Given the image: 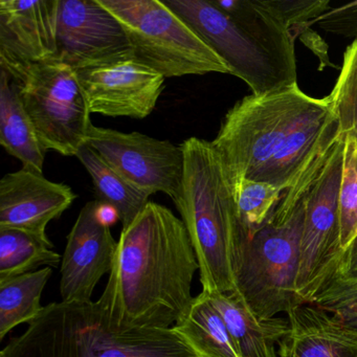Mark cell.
Listing matches in <instances>:
<instances>
[{"instance_id": "1", "label": "cell", "mask_w": 357, "mask_h": 357, "mask_svg": "<svg viewBox=\"0 0 357 357\" xmlns=\"http://www.w3.org/2000/svg\"><path fill=\"white\" fill-rule=\"evenodd\" d=\"M198 271L183 220L150 202L123 227L107 284L96 302L114 329H170L193 304Z\"/></svg>"}, {"instance_id": "2", "label": "cell", "mask_w": 357, "mask_h": 357, "mask_svg": "<svg viewBox=\"0 0 357 357\" xmlns=\"http://www.w3.org/2000/svg\"><path fill=\"white\" fill-rule=\"evenodd\" d=\"M340 133L327 97H310L296 83L240 100L225 114L212 144L234 192L244 179L268 183L284 192Z\"/></svg>"}, {"instance_id": "3", "label": "cell", "mask_w": 357, "mask_h": 357, "mask_svg": "<svg viewBox=\"0 0 357 357\" xmlns=\"http://www.w3.org/2000/svg\"><path fill=\"white\" fill-rule=\"evenodd\" d=\"M221 58L233 76L263 96L298 83L294 35L268 0H165Z\"/></svg>"}, {"instance_id": "4", "label": "cell", "mask_w": 357, "mask_h": 357, "mask_svg": "<svg viewBox=\"0 0 357 357\" xmlns=\"http://www.w3.org/2000/svg\"><path fill=\"white\" fill-rule=\"evenodd\" d=\"M181 147L185 165L174 204L195 250L202 291L233 294L236 255L250 239L233 187L212 142L190 137Z\"/></svg>"}, {"instance_id": "5", "label": "cell", "mask_w": 357, "mask_h": 357, "mask_svg": "<svg viewBox=\"0 0 357 357\" xmlns=\"http://www.w3.org/2000/svg\"><path fill=\"white\" fill-rule=\"evenodd\" d=\"M0 357H198L174 329L116 330L97 302L45 306Z\"/></svg>"}, {"instance_id": "6", "label": "cell", "mask_w": 357, "mask_h": 357, "mask_svg": "<svg viewBox=\"0 0 357 357\" xmlns=\"http://www.w3.org/2000/svg\"><path fill=\"white\" fill-rule=\"evenodd\" d=\"M126 33L133 55L165 78L229 74L206 41L160 0H99Z\"/></svg>"}, {"instance_id": "7", "label": "cell", "mask_w": 357, "mask_h": 357, "mask_svg": "<svg viewBox=\"0 0 357 357\" xmlns=\"http://www.w3.org/2000/svg\"><path fill=\"white\" fill-rule=\"evenodd\" d=\"M304 216L303 202L287 220L267 221L236 255L233 294L259 319H273L302 304L296 283Z\"/></svg>"}, {"instance_id": "8", "label": "cell", "mask_w": 357, "mask_h": 357, "mask_svg": "<svg viewBox=\"0 0 357 357\" xmlns=\"http://www.w3.org/2000/svg\"><path fill=\"white\" fill-rule=\"evenodd\" d=\"M15 85L43 147L76 156L86 144L91 112L75 68L58 59L0 63Z\"/></svg>"}, {"instance_id": "9", "label": "cell", "mask_w": 357, "mask_h": 357, "mask_svg": "<svg viewBox=\"0 0 357 357\" xmlns=\"http://www.w3.org/2000/svg\"><path fill=\"white\" fill-rule=\"evenodd\" d=\"M344 137L334 144L327 164L304 199L296 292L302 304H310L342 258L340 195Z\"/></svg>"}, {"instance_id": "10", "label": "cell", "mask_w": 357, "mask_h": 357, "mask_svg": "<svg viewBox=\"0 0 357 357\" xmlns=\"http://www.w3.org/2000/svg\"><path fill=\"white\" fill-rule=\"evenodd\" d=\"M86 145L98 152L119 174L144 193H165L173 202L183 175L181 145L139 132L125 133L91 125Z\"/></svg>"}, {"instance_id": "11", "label": "cell", "mask_w": 357, "mask_h": 357, "mask_svg": "<svg viewBox=\"0 0 357 357\" xmlns=\"http://www.w3.org/2000/svg\"><path fill=\"white\" fill-rule=\"evenodd\" d=\"M76 72L91 114L137 120L153 112L166 79L133 53Z\"/></svg>"}, {"instance_id": "12", "label": "cell", "mask_w": 357, "mask_h": 357, "mask_svg": "<svg viewBox=\"0 0 357 357\" xmlns=\"http://www.w3.org/2000/svg\"><path fill=\"white\" fill-rule=\"evenodd\" d=\"M57 57L82 70L132 54L124 29L99 0H59Z\"/></svg>"}, {"instance_id": "13", "label": "cell", "mask_w": 357, "mask_h": 357, "mask_svg": "<svg viewBox=\"0 0 357 357\" xmlns=\"http://www.w3.org/2000/svg\"><path fill=\"white\" fill-rule=\"evenodd\" d=\"M99 206L87 202L68 234L60 265L62 302H91L98 283L112 271L118 242L100 220Z\"/></svg>"}, {"instance_id": "14", "label": "cell", "mask_w": 357, "mask_h": 357, "mask_svg": "<svg viewBox=\"0 0 357 357\" xmlns=\"http://www.w3.org/2000/svg\"><path fill=\"white\" fill-rule=\"evenodd\" d=\"M68 185L54 183L43 173L22 168L0 181V229L28 231L50 240L47 227L76 199Z\"/></svg>"}, {"instance_id": "15", "label": "cell", "mask_w": 357, "mask_h": 357, "mask_svg": "<svg viewBox=\"0 0 357 357\" xmlns=\"http://www.w3.org/2000/svg\"><path fill=\"white\" fill-rule=\"evenodd\" d=\"M59 0H0V63L57 57Z\"/></svg>"}, {"instance_id": "16", "label": "cell", "mask_w": 357, "mask_h": 357, "mask_svg": "<svg viewBox=\"0 0 357 357\" xmlns=\"http://www.w3.org/2000/svg\"><path fill=\"white\" fill-rule=\"evenodd\" d=\"M280 357H357V331L312 304L292 307Z\"/></svg>"}, {"instance_id": "17", "label": "cell", "mask_w": 357, "mask_h": 357, "mask_svg": "<svg viewBox=\"0 0 357 357\" xmlns=\"http://www.w3.org/2000/svg\"><path fill=\"white\" fill-rule=\"evenodd\" d=\"M206 294L225 319L241 357H280L277 346L289 329L287 319H259L235 294Z\"/></svg>"}, {"instance_id": "18", "label": "cell", "mask_w": 357, "mask_h": 357, "mask_svg": "<svg viewBox=\"0 0 357 357\" xmlns=\"http://www.w3.org/2000/svg\"><path fill=\"white\" fill-rule=\"evenodd\" d=\"M0 144L8 153L22 162L24 168L43 173L45 153L15 85L0 70Z\"/></svg>"}, {"instance_id": "19", "label": "cell", "mask_w": 357, "mask_h": 357, "mask_svg": "<svg viewBox=\"0 0 357 357\" xmlns=\"http://www.w3.org/2000/svg\"><path fill=\"white\" fill-rule=\"evenodd\" d=\"M173 329L198 357H241L225 319L204 292Z\"/></svg>"}, {"instance_id": "20", "label": "cell", "mask_w": 357, "mask_h": 357, "mask_svg": "<svg viewBox=\"0 0 357 357\" xmlns=\"http://www.w3.org/2000/svg\"><path fill=\"white\" fill-rule=\"evenodd\" d=\"M76 158L93 179L98 202L116 211L123 227H127L149 204L150 196L119 174L99 153L85 144Z\"/></svg>"}, {"instance_id": "21", "label": "cell", "mask_w": 357, "mask_h": 357, "mask_svg": "<svg viewBox=\"0 0 357 357\" xmlns=\"http://www.w3.org/2000/svg\"><path fill=\"white\" fill-rule=\"evenodd\" d=\"M53 275V268L43 267L0 282V340L14 328L30 324L40 315L43 290Z\"/></svg>"}, {"instance_id": "22", "label": "cell", "mask_w": 357, "mask_h": 357, "mask_svg": "<svg viewBox=\"0 0 357 357\" xmlns=\"http://www.w3.org/2000/svg\"><path fill=\"white\" fill-rule=\"evenodd\" d=\"M53 248L51 240L28 231L0 229V282L32 273L40 266L57 268L62 257Z\"/></svg>"}, {"instance_id": "23", "label": "cell", "mask_w": 357, "mask_h": 357, "mask_svg": "<svg viewBox=\"0 0 357 357\" xmlns=\"http://www.w3.org/2000/svg\"><path fill=\"white\" fill-rule=\"evenodd\" d=\"M327 99L342 135L357 139V39L344 51L340 76Z\"/></svg>"}, {"instance_id": "24", "label": "cell", "mask_w": 357, "mask_h": 357, "mask_svg": "<svg viewBox=\"0 0 357 357\" xmlns=\"http://www.w3.org/2000/svg\"><path fill=\"white\" fill-rule=\"evenodd\" d=\"M234 193L240 221L250 239L267 222L283 191L268 183L244 179Z\"/></svg>"}, {"instance_id": "25", "label": "cell", "mask_w": 357, "mask_h": 357, "mask_svg": "<svg viewBox=\"0 0 357 357\" xmlns=\"http://www.w3.org/2000/svg\"><path fill=\"white\" fill-rule=\"evenodd\" d=\"M344 137L342 183L338 195L340 242L342 250L357 237V139Z\"/></svg>"}, {"instance_id": "26", "label": "cell", "mask_w": 357, "mask_h": 357, "mask_svg": "<svg viewBox=\"0 0 357 357\" xmlns=\"http://www.w3.org/2000/svg\"><path fill=\"white\" fill-rule=\"evenodd\" d=\"M310 304L357 331V280L331 275L319 288Z\"/></svg>"}, {"instance_id": "27", "label": "cell", "mask_w": 357, "mask_h": 357, "mask_svg": "<svg viewBox=\"0 0 357 357\" xmlns=\"http://www.w3.org/2000/svg\"><path fill=\"white\" fill-rule=\"evenodd\" d=\"M294 35V29L311 26L317 18L329 11L327 0H268Z\"/></svg>"}, {"instance_id": "28", "label": "cell", "mask_w": 357, "mask_h": 357, "mask_svg": "<svg viewBox=\"0 0 357 357\" xmlns=\"http://www.w3.org/2000/svg\"><path fill=\"white\" fill-rule=\"evenodd\" d=\"M331 275L344 280H357V237L342 252L335 271Z\"/></svg>"}]
</instances>
